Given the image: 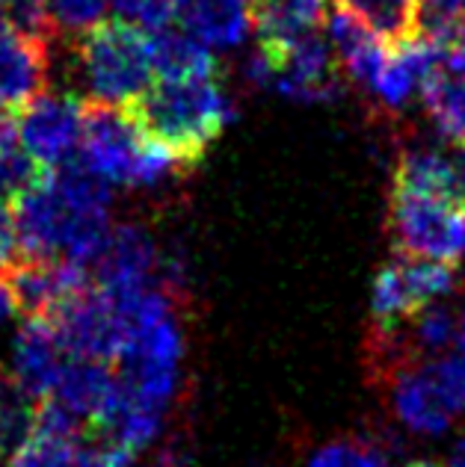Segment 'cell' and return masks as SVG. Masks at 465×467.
<instances>
[{"instance_id": "cell-1", "label": "cell", "mask_w": 465, "mask_h": 467, "mask_svg": "<svg viewBox=\"0 0 465 467\" xmlns=\"http://www.w3.org/2000/svg\"><path fill=\"white\" fill-rule=\"evenodd\" d=\"M18 257H63L95 264L110 237V183L78 157L48 175L12 204Z\"/></svg>"}, {"instance_id": "cell-2", "label": "cell", "mask_w": 465, "mask_h": 467, "mask_svg": "<svg viewBox=\"0 0 465 467\" xmlns=\"http://www.w3.org/2000/svg\"><path fill=\"white\" fill-rule=\"evenodd\" d=\"M125 109L145 137L178 160L181 169L199 166L235 119V107L228 104L217 78L152 83Z\"/></svg>"}, {"instance_id": "cell-3", "label": "cell", "mask_w": 465, "mask_h": 467, "mask_svg": "<svg viewBox=\"0 0 465 467\" xmlns=\"http://www.w3.org/2000/svg\"><path fill=\"white\" fill-rule=\"evenodd\" d=\"M78 160L98 178L122 187H154L173 169H181L164 145L145 137L125 107L116 109L104 101H83Z\"/></svg>"}, {"instance_id": "cell-4", "label": "cell", "mask_w": 465, "mask_h": 467, "mask_svg": "<svg viewBox=\"0 0 465 467\" xmlns=\"http://www.w3.org/2000/svg\"><path fill=\"white\" fill-rule=\"evenodd\" d=\"M75 57L92 101L125 107L152 86V36L125 18L78 36Z\"/></svg>"}, {"instance_id": "cell-5", "label": "cell", "mask_w": 465, "mask_h": 467, "mask_svg": "<svg viewBox=\"0 0 465 467\" xmlns=\"http://www.w3.org/2000/svg\"><path fill=\"white\" fill-rule=\"evenodd\" d=\"M397 420L418 435H442L465 411V349L412 364L388 379Z\"/></svg>"}, {"instance_id": "cell-6", "label": "cell", "mask_w": 465, "mask_h": 467, "mask_svg": "<svg viewBox=\"0 0 465 467\" xmlns=\"http://www.w3.org/2000/svg\"><path fill=\"white\" fill-rule=\"evenodd\" d=\"M388 231L397 252L457 266L465 254V202L395 187L388 202Z\"/></svg>"}, {"instance_id": "cell-7", "label": "cell", "mask_w": 465, "mask_h": 467, "mask_svg": "<svg viewBox=\"0 0 465 467\" xmlns=\"http://www.w3.org/2000/svg\"><path fill=\"white\" fill-rule=\"evenodd\" d=\"M247 75L252 83L293 101H329L341 92L333 51L317 33L279 45H259Z\"/></svg>"}, {"instance_id": "cell-8", "label": "cell", "mask_w": 465, "mask_h": 467, "mask_svg": "<svg viewBox=\"0 0 465 467\" xmlns=\"http://www.w3.org/2000/svg\"><path fill=\"white\" fill-rule=\"evenodd\" d=\"M51 323L63 340L69 358H92L116 364L128 340V317L122 302L107 290L92 285L78 299H71Z\"/></svg>"}, {"instance_id": "cell-9", "label": "cell", "mask_w": 465, "mask_h": 467, "mask_svg": "<svg viewBox=\"0 0 465 467\" xmlns=\"http://www.w3.org/2000/svg\"><path fill=\"white\" fill-rule=\"evenodd\" d=\"M454 287V266L395 252L374 278L371 311L379 326L403 323Z\"/></svg>"}, {"instance_id": "cell-10", "label": "cell", "mask_w": 465, "mask_h": 467, "mask_svg": "<svg viewBox=\"0 0 465 467\" xmlns=\"http://www.w3.org/2000/svg\"><path fill=\"white\" fill-rule=\"evenodd\" d=\"M4 281L24 319H54L71 299L92 287L83 264L63 257H18L4 273Z\"/></svg>"}, {"instance_id": "cell-11", "label": "cell", "mask_w": 465, "mask_h": 467, "mask_svg": "<svg viewBox=\"0 0 465 467\" xmlns=\"http://www.w3.org/2000/svg\"><path fill=\"white\" fill-rule=\"evenodd\" d=\"M18 140L36 163L57 169L78 157L83 130V101L69 92H39L18 109Z\"/></svg>"}, {"instance_id": "cell-12", "label": "cell", "mask_w": 465, "mask_h": 467, "mask_svg": "<svg viewBox=\"0 0 465 467\" xmlns=\"http://www.w3.org/2000/svg\"><path fill=\"white\" fill-rule=\"evenodd\" d=\"M95 264H98L95 285L107 290L110 296L125 299L149 290L152 281H157L161 252H157L152 234L143 225L125 223L110 231Z\"/></svg>"}, {"instance_id": "cell-13", "label": "cell", "mask_w": 465, "mask_h": 467, "mask_svg": "<svg viewBox=\"0 0 465 467\" xmlns=\"http://www.w3.org/2000/svg\"><path fill=\"white\" fill-rule=\"evenodd\" d=\"M66 364L69 352L63 349V340L51 319H24L9 349L12 379L39 402L54 393Z\"/></svg>"}, {"instance_id": "cell-14", "label": "cell", "mask_w": 465, "mask_h": 467, "mask_svg": "<svg viewBox=\"0 0 465 467\" xmlns=\"http://www.w3.org/2000/svg\"><path fill=\"white\" fill-rule=\"evenodd\" d=\"M51 45L33 42L0 21V109L18 113L48 86Z\"/></svg>"}, {"instance_id": "cell-15", "label": "cell", "mask_w": 465, "mask_h": 467, "mask_svg": "<svg viewBox=\"0 0 465 467\" xmlns=\"http://www.w3.org/2000/svg\"><path fill=\"white\" fill-rule=\"evenodd\" d=\"M119 390L122 385L113 364L92 361V358H69L51 397L66 411L75 414L87 426V432H92L104 420V414L116 405Z\"/></svg>"}, {"instance_id": "cell-16", "label": "cell", "mask_w": 465, "mask_h": 467, "mask_svg": "<svg viewBox=\"0 0 465 467\" xmlns=\"http://www.w3.org/2000/svg\"><path fill=\"white\" fill-rule=\"evenodd\" d=\"M326 21H329V36H333V47H335L341 68L356 83L371 86L379 75V68L386 66L388 42L341 4H329Z\"/></svg>"}, {"instance_id": "cell-17", "label": "cell", "mask_w": 465, "mask_h": 467, "mask_svg": "<svg viewBox=\"0 0 465 467\" xmlns=\"http://www.w3.org/2000/svg\"><path fill=\"white\" fill-rule=\"evenodd\" d=\"M329 0H249V24L259 45H279L317 30Z\"/></svg>"}, {"instance_id": "cell-18", "label": "cell", "mask_w": 465, "mask_h": 467, "mask_svg": "<svg viewBox=\"0 0 465 467\" xmlns=\"http://www.w3.org/2000/svg\"><path fill=\"white\" fill-rule=\"evenodd\" d=\"M152 66L161 80H205L217 78L214 51L190 30L161 27L152 36Z\"/></svg>"}, {"instance_id": "cell-19", "label": "cell", "mask_w": 465, "mask_h": 467, "mask_svg": "<svg viewBox=\"0 0 465 467\" xmlns=\"http://www.w3.org/2000/svg\"><path fill=\"white\" fill-rule=\"evenodd\" d=\"M181 21L207 47H235L249 27V0H185Z\"/></svg>"}, {"instance_id": "cell-20", "label": "cell", "mask_w": 465, "mask_h": 467, "mask_svg": "<svg viewBox=\"0 0 465 467\" xmlns=\"http://www.w3.org/2000/svg\"><path fill=\"white\" fill-rule=\"evenodd\" d=\"M421 98L439 133L465 149V71H433L421 86Z\"/></svg>"}, {"instance_id": "cell-21", "label": "cell", "mask_w": 465, "mask_h": 467, "mask_svg": "<svg viewBox=\"0 0 465 467\" xmlns=\"http://www.w3.org/2000/svg\"><path fill=\"white\" fill-rule=\"evenodd\" d=\"M395 187L427 192V195H448V199H462L457 166L445 154L433 149H412L400 157L395 171Z\"/></svg>"}, {"instance_id": "cell-22", "label": "cell", "mask_w": 465, "mask_h": 467, "mask_svg": "<svg viewBox=\"0 0 465 467\" xmlns=\"http://www.w3.org/2000/svg\"><path fill=\"white\" fill-rule=\"evenodd\" d=\"M33 423L36 400L0 367V459H9L30 438Z\"/></svg>"}, {"instance_id": "cell-23", "label": "cell", "mask_w": 465, "mask_h": 467, "mask_svg": "<svg viewBox=\"0 0 465 467\" xmlns=\"http://www.w3.org/2000/svg\"><path fill=\"white\" fill-rule=\"evenodd\" d=\"M388 45L407 42L415 36V0H335Z\"/></svg>"}, {"instance_id": "cell-24", "label": "cell", "mask_w": 465, "mask_h": 467, "mask_svg": "<svg viewBox=\"0 0 465 467\" xmlns=\"http://www.w3.org/2000/svg\"><path fill=\"white\" fill-rule=\"evenodd\" d=\"M6 462L9 467H78L80 438L33 429L30 438Z\"/></svg>"}, {"instance_id": "cell-25", "label": "cell", "mask_w": 465, "mask_h": 467, "mask_svg": "<svg viewBox=\"0 0 465 467\" xmlns=\"http://www.w3.org/2000/svg\"><path fill=\"white\" fill-rule=\"evenodd\" d=\"M48 175V169L18 149V142L0 145V204H16L33 183H39Z\"/></svg>"}, {"instance_id": "cell-26", "label": "cell", "mask_w": 465, "mask_h": 467, "mask_svg": "<svg viewBox=\"0 0 465 467\" xmlns=\"http://www.w3.org/2000/svg\"><path fill=\"white\" fill-rule=\"evenodd\" d=\"M0 12H4V24L33 42L51 45L57 39L48 0H0Z\"/></svg>"}, {"instance_id": "cell-27", "label": "cell", "mask_w": 465, "mask_h": 467, "mask_svg": "<svg viewBox=\"0 0 465 467\" xmlns=\"http://www.w3.org/2000/svg\"><path fill=\"white\" fill-rule=\"evenodd\" d=\"M113 0H48L57 36H83L104 21V12Z\"/></svg>"}, {"instance_id": "cell-28", "label": "cell", "mask_w": 465, "mask_h": 467, "mask_svg": "<svg viewBox=\"0 0 465 467\" xmlns=\"http://www.w3.org/2000/svg\"><path fill=\"white\" fill-rule=\"evenodd\" d=\"M113 6L119 9L122 18L137 24V27L161 30L181 18L185 0H113Z\"/></svg>"}, {"instance_id": "cell-29", "label": "cell", "mask_w": 465, "mask_h": 467, "mask_svg": "<svg viewBox=\"0 0 465 467\" xmlns=\"http://www.w3.org/2000/svg\"><path fill=\"white\" fill-rule=\"evenodd\" d=\"M309 467H391L386 456L374 447L362 444H333L323 447L309 462Z\"/></svg>"}, {"instance_id": "cell-30", "label": "cell", "mask_w": 465, "mask_h": 467, "mask_svg": "<svg viewBox=\"0 0 465 467\" xmlns=\"http://www.w3.org/2000/svg\"><path fill=\"white\" fill-rule=\"evenodd\" d=\"M78 467H133V456L119 447L98 444L92 450H80Z\"/></svg>"}, {"instance_id": "cell-31", "label": "cell", "mask_w": 465, "mask_h": 467, "mask_svg": "<svg viewBox=\"0 0 465 467\" xmlns=\"http://www.w3.org/2000/svg\"><path fill=\"white\" fill-rule=\"evenodd\" d=\"M18 243H16V219H12L9 204H0V273L16 261Z\"/></svg>"}, {"instance_id": "cell-32", "label": "cell", "mask_w": 465, "mask_h": 467, "mask_svg": "<svg viewBox=\"0 0 465 467\" xmlns=\"http://www.w3.org/2000/svg\"><path fill=\"white\" fill-rule=\"evenodd\" d=\"M445 66L454 68V71H465V24L460 27V33L454 36V42H450V47H448Z\"/></svg>"}, {"instance_id": "cell-33", "label": "cell", "mask_w": 465, "mask_h": 467, "mask_svg": "<svg viewBox=\"0 0 465 467\" xmlns=\"http://www.w3.org/2000/svg\"><path fill=\"white\" fill-rule=\"evenodd\" d=\"M12 314H18L16 299H12V293H9V287H6V281H4V275H0V326H4Z\"/></svg>"}, {"instance_id": "cell-34", "label": "cell", "mask_w": 465, "mask_h": 467, "mask_svg": "<svg viewBox=\"0 0 465 467\" xmlns=\"http://www.w3.org/2000/svg\"><path fill=\"white\" fill-rule=\"evenodd\" d=\"M457 178H460V192H462V202H465V151L460 154V160H457Z\"/></svg>"}, {"instance_id": "cell-35", "label": "cell", "mask_w": 465, "mask_h": 467, "mask_svg": "<svg viewBox=\"0 0 465 467\" xmlns=\"http://www.w3.org/2000/svg\"><path fill=\"white\" fill-rule=\"evenodd\" d=\"M454 467H465V444L457 450V456H454Z\"/></svg>"}, {"instance_id": "cell-36", "label": "cell", "mask_w": 465, "mask_h": 467, "mask_svg": "<svg viewBox=\"0 0 465 467\" xmlns=\"http://www.w3.org/2000/svg\"><path fill=\"white\" fill-rule=\"evenodd\" d=\"M409 467H445V464H439V462H412Z\"/></svg>"}, {"instance_id": "cell-37", "label": "cell", "mask_w": 465, "mask_h": 467, "mask_svg": "<svg viewBox=\"0 0 465 467\" xmlns=\"http://www.w3.org/2000/svg\"><path fill=\"white\" fill-rule=\"evenodd\" d=\"M462 349H465V319H462Z\"/></svg>"}]
</instances>
